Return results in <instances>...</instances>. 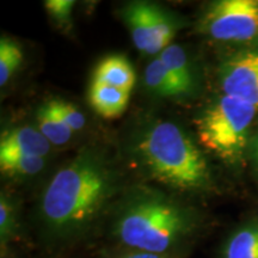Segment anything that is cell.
Masks as SVG:
<instances>
[{
  "mask_svg": "<svg viewBox=\"0 0 258 258\" xmlns=\"http://www.w3.org/2000/svg\"><path fill=\"white\" fill-rule=\"evenodd\" d=\"M120 178L101 150L85 147L57 171L41 196L40 214L55 234L72 235L89 227L110 202Z\"/></svg>",
  "mask_w": 258,
  "mask_h": 258,
  "instance_id": "cell-1",
  "label": "cell"
},
{
  "mask_svg": "<svg viewBox=\"0 0 258 258\" xmlns=\"http://www.w3.org/2000/svg\"><path fill=\"white\" fill-rule=\"evenodd\" d=\"M199 227L195 211L146 188L123 200L114 221V234L131 250L165 254L189 240Z\"/></svg>",
  "mask_w": 258,
  "mask_h": 258,
  "instance_id": "cell-2",
  "label": "cell"
},
{
  "mask_svg": "<svg viewBox=\"0 0 258 258\" xmlns=\"http://www.w3.org/2000/svg\"><path fill=\"white\" fill-rule=\"evenodd\" d=\"M135 151L147 175L183 192L217 190L212 166L194 139L180 125L156 121L141 132Z\"/></svg>",
  "mask_w": 258,
  "mask_h": 258,
  "instance_id": "cell-3",
  "label": "cell"
},
{
  "mask_svg": "<svg viewBox=\"0 0 258 258\" xmlns=\"http://www.w3.org/2000/svg\"><path fill=\"white\" fill-rule=\"evenodd\" d=\"M257 115L253 105L221 93L196 117L199 143L226 166L239 170L249 157Z\"/></svg>",
  "mask_w": 258,
  "mask_h": 258,
  "instance_id": "cell-4",
  "label": "cell"
},
{
  "mask_svg": "<svg viewBox=\"0 0 258 258\" xmlns=\"http://www.w3.org/2000/svg\"><path fill=\"white\" fill-rule=\"evenodd\" d=\"M199 31L209 40L240 50L258 47V0H218L206 6Z\"/></svg>",
  "mask_w": 258,
  "mask_h": 258,
  "instance_id": "cell-5",
  "label": "cell"
},
{
  "mask_svg": "<svg viewBox=\"0 0 258 258\" xmlns=\"http://www.w3.org/2000/svg\"><path fill=\"white\" fill-rule=\"evenodd\" d=\"M121 18L135 48L146 55H159L182 25L175 14L148 2L128 3L121 10Z\"/></svg>",
  "mask_w": 258,
  "mask_h": 258,
  "instance_id": "cell-6",
  "label": "cell"
},
{
  "mask_svg": "<svg viewBox=\"0 0 258 258\" xmlns=\"http://www.w3.org/2000/svg\"><path fill=\"white\" fill-rule=\"evenodd\" d=\"M218 80L222 95L258 109V47L226 57L219 66Z\"/></svg>",
  "mask_w": 258,
  "mask_h": 258,
  "instance_id": "cell-7",
  "label": "cell"
},
{
  "mask_svg": "<svg viewBox=\"0 0 258 258\" xmlns=\"http://www.w3.org/2000/svg\"><path fill=\"white\" fill-rule=\"evenodd\" d=\"M51 144L37 128L22 125L6 131L0 140V154H24L47 158Z\"/></svg>",
  "mask_w": 258,
  "mask_h": 258,
  "instance_id": "cell-8",
  "label": "cell"
},
{
  "mask_svg": "<svg viewBox=\"0 0 258 258\" xmlns=\"http://www.w3.org/2000/svg\"><path fill=\"white\" fill-rule=\"evenodd\" d=\"M220 258H258V214L246 219L228 234Z\"/></svg>",
  "mask_w": 258,
  "mask_h": 258,
  "instance_id": "cell-9",
  "label": "cell"
},
{
  "mask_svg": "<svg viewBox=\"0 0 258 258\" xmlns=\"http://www.w3.org/2000/svg\"><path fill=\"white\" fill-rule=\"evenodd\" d=\"M135 79V71L123 55H109L97 64L92 82L105 84L112 88L131 92Z\"/></svg>",
  "mask_w": 258,
  "mask_h": 258,
  "instance_id": "cell-10",
  "label": "cell"
},
{
  "mask_svg": "<svg viewBox=\"0 0 258 258\" xmlns=\"http://www.w3.org/2000/svg\"><path fill=\"white\" fill-rule=\"evenodd\" d=\"M129 96L131 92L92 82L89 91V101L97 114L112 120L123 114L129 103Z\"/></svg>",
  "mask_w": 258,
  "mask_h": 258,
  "instance_id": "cell-11",
  "label": "cell"
},
{
  "mask_svg": "<svg viewBox=\"0 0 258 258\" xmlns=\"http://www.w3.org/2000/svg\"><path fill=\"white\" fill-rule=\"evenodd\" d=\"M158 57L163 61L171 74L175 77L180 88L184 90L185 95L190 93L195 88V77H194L191 63L185 49L179 44L171 43L167 46Z\"/></svg>",
  "mask_w": 258,
  "mask_h": 258,
  "instance_id": "cell-12",
  "label": "cell"
},
{
  "mask_svg": "<svg viewBox=\"0 0 258 258\" xmlns=\"http://www.w3.org/2000/svg\"><path fill=\"white\" fill-rule=\"evenodd\" d=\"M144 83L151 92L161 97L185 95L175 77L159 57L156 56L147 64L144 72Z\"/></svg>",
  "mask_w": 258,
  "mask_h": 258,
  "instance_id": "cell-13",
  "label": "cell"
},
{
  "mask_svg": "<svg viewBox=\"0 0 258 258\" xmlns=\"http://www.w3.org/2000/svg\"><path fill=\"white\" fill-rule=\"evenodd\" d=\"M37 129L51 145L62 146L70 143L74 132L57 116L49 104L44 103L37 111Z\"/></svg>",
  "mask_w": 258,
  "mask_h": 258,
  "instance_id": "cell-14",
  "label": "cell"
},
{
  "mask_svg": "<svg viewBox=\"0 0 258 258\" xmlns=\"http://www.w3.org/2000/svg\"><path fill=\"white\" fill-rule=\"evenodd\" d=\"M46 158L24 154H0V169L10 177H34L46 167Z\"/></svg>",
  "mask_w": 258,
  "mask_h": 258,
  "instance_id": "cell-15",
  "label": "cell"
},
{
  "mask_svg": "<svg viewBox=\"0 0 258 258\" xmlns=\"http://www.w3.org/2000/svg\"><path fill=\"white\" fill-rule=\"evenodd\" d=\"M23 62L21 44L12 38L3 36L0 40V86L8 85Z\"/></svg>",
  "mask_w": 258,
  "mask_h": 258,
  "instance_id": "cell-16",
  "label": "cell"
},
{
  "mask_svg": "<svg viewBox=\"0 0 258 258\" xmlns=\"http://www.w3.org/2000/svg\"><path fill=\"white\" fill-rule=\"evenodd\" d=\"M48 104L53 111L59 116L63 123L73 132H79L86 124V118L82 111L72 103L62 101V99H51Z\"/></svg>",
  "mask_w": 258,
  "mask_h": 258,
  "instance_id": "cell-17",
  "label": "cell"
},
{
  "mask_svg": "<svg viewBox=\"0 0 258 258\" xmlns=\"http://www.w3.org/2000/svg\"><path fill=\"white\" fill-rule=\"evenodd\" d=\"M17 230V214H16L15 205L8 196L2 194L0 198V237L4 246Z\"/></svg>",
  "mask_w": 258,
  "mask_h": 258,
  "instance_id": "cell-18",
  "label": "cell"
},
{
  "mask_svg": "<svg viewBox=\"0 0 258 258\" xmlns=\"http://www.w3.org/2000/svg\"><path fill=\"white\" fill-rule=\"evenodd\" d=\"M76 2L72 0H47L44 2L48 15L61 29H69L72 24V12Z\"/></svg>",
  "mask_w": 258,
  "mask_h": 258,
  "instance_id": "cell-19",
  "label": "cell"
},
{
  "mask_svg": "<svg viewBox=\"0 0 258 258\" xmlns=\"http://www.w3.org/2000/svg\"><path fill=\"white\" fill-rule=\"evenodd\" d=\"M249 158L252 161L254 170L258 173V122L254 125L252 137H251L250 146H249Z\"/></svg>",
  "mask_w": 258,
  "mask_h": 258,
  "instance_id": "cell-20",
  "label": "cell"
},
{
  "mask_svg": "<svg viewBox=\"0 0 258 258\" xmlns=\"http://www.w3.org/2000/svg\"><path fill=\"white\" fill-rule=\"evenodd\" d=\"M116 258H170L166 254H160V253H153V252H144V251H134L129 250L128 252H125L121 256Z\"/></svg>",
  "mask_w": 258,
  "mask_h": 258,
  "instance_id": "cell-21",
  "label": "cell"
},
{
  "mask_svg": "<svg viewBox=\"0 0 258 258\" xmlns=\"http://www.w3.org/2000/svg\"><path fill=\"white\" fill-rule=\"evenodd\" d=\"M2 258H10V257H8V256H4V254H3Z\"/></svg>",
  "mask_w": 258,
  "mask_h": 258,
  "instance_id": "cell-22",
  "label": "cell"
}]
</instances>
